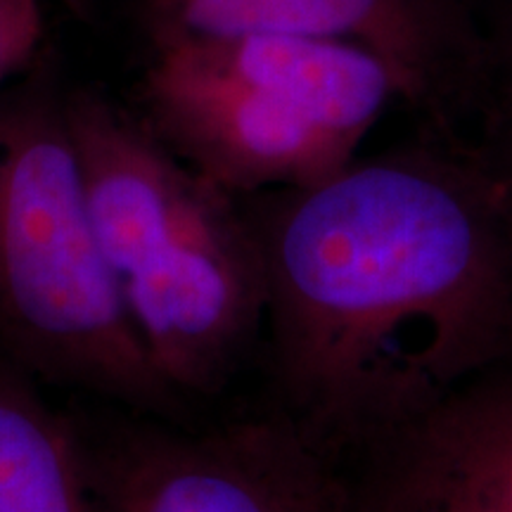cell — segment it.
<instances>
[{
  "label": "cell",
  "mask_w": 512,
  "mask_h": 512,
  "mask_svg": "<svg viewBox=\"0 0 512 512\" xmlns=\"http://www.w3.org/2000/svg\"><path fill=\"white\" fill-rule=\"evenodd\" d=\"M285 415L375 451L512 358V183L432 150L245 197Z\"/></svg>",
  "instance_id": "1"
},
{
  "label": "cell",
  "mask_w": 512,
  "mask_h": 512,
  "mask_svg": "<svg viewBox=\"0 0 512 512\" xmlns=\"http://www.w3.org/2000/svg\"><path fill=\"white\" fill-rule=\"evenodd\" d=\"M67 117L100 256L147 361L181 401L221 392L266 325L245 202L98 91H67Z\"/></svg>",
  "instance_id": "2"
},
{
  "label": "cell",
  "mask_w": 512,
  "mask_h": 512,
  "mask_svg": "<svg viewBox=\"0 0 512 512\" xmlns=\"http://www.w3.org/2000/svg\"><path fill=\"white\" fill-rule=\"evenodd\" d=\"M0 344L29 377L147 415L181 403L147 361L100 256L53 62L0 91Z\"/></svg>",
  "instance_id": "3"
},
{
  "label": "cell",
  "mask_w": 512,
  "mask_h": 512,
  "mask_svg": "<svg viewBox=\"0 0 512 512\" xmlns=\"http://www.w3.org/2000/svg\"><path fill=\"white\" fill-rule=\"evenodd\" d=\"M394 81L351 43L235 36L150 48L140 119L230 195L311 188L351 162Z\"/></svg>",
  "instance_id": "4"
},
{
  "label": "cell",
  "mask_w": 512,
  "mask_h": 512,
  "mask_svg": "<svg viewBox=\"0 0 512 512\" xmlns=\"http://www.w3.org/2000/svg\"><path fill=\"white\" fill-rule=\"evenodd\" d=\"M88 458L110 512H358L335 456L285 413L209 432L126 427Z\"/></svg>",
  "instance_id": "5"
},
{
  "label": "cell",
  "mask_w": 512,
  "mask_h": 512,
  "mask_svg": "<svg viewBox=\"0 0 512 512\" xmlns=\"http://www.w3.org/2000/svg\"><path fill=\"white\" fill-rule=\"evenodd\" d=\"M150 48L235 36L351 43L396 95L441 110L484 83V31L460 0H138Z\"/></svg>",
  "instance_id": "6"
},
{
  "label": "cell",
  "mask_w": 512,
  "mask_h": 512,
  "mask_svg": "<svg viewBox=\"0 0 512 512\" xmlns=\"http://www.w3.org/2000/svg\"><path fill=\"white\" fill-rule=\"evenodd\" d=\"M377 456L475 512H512V358Z\"/></svg>",
  "instance_id": "7"
},
{
  "label": "cell",
  "mask_w": 512,
  "mask_h": 512,
  "mask_svg": "<svg viewBox=\"0 0 512 512\" xmlns=\"http://www.w3.org/2000/svg\"><path fill=\"white\" fill-rule=\"evenodd\" d=\"M31 384L0 366V512H110L86 441Z\"/></svg>",
  "instance_id": "8"
},
{
  "label": "cell",
  "mask_w": 512,
  "mask_h": 512,
  "mask_svg": "<svg viewBox=\"0 0 512 512\" xmlns=\"http://www.w3.org/2000/svg\"><path fill=\"white\" fill-rule=\"evenodd\" d=\"M368 472L358 484V512H475L422 484L387 460L370 456Z\"/></svg>",
  "instance_id": "9"
},
{
  "label": "cell",
  "mask_w": 512,
  "mask_h": 512,
  "mask_svg": "<svg viewBox=\"0 0 512 512\" xmlns=\"http://www.w3.org/2000/svg\"><path fill=\"white\" fill-rule=\"evenodd\" d=\"M43 41V0H0V91L41 62Z\"/></svg>",
  "instance_id": "10"
},
{
  "label": "cell",
  "mask_w": 512,
  "mask_h": 512,
  "mask_svg": "<svg viewBox=\"0 0 512 512\" xmlns=\"http://www.w3.org/2000/svg\"><path fill=\"white\" fill-rule=\"evenodd\" d=\"M489 36L484 34V86L494 95L498 138L503 143L501 174L512 183V0H505L501 15L491 22Z\"/></svg>",
  "instance_id": "11"
}]
</instances>
